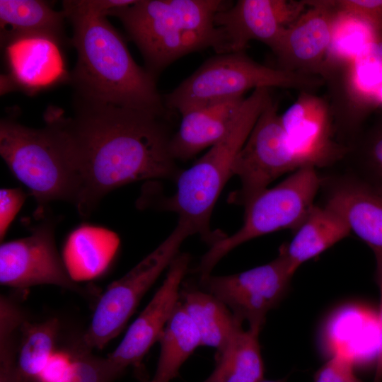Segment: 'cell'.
<instances>
[{"instance_id":"cell-21","label":"cell","mask_w":382,"mask_h":382,"mask_svg":"<svg viewBox=\"0 0 382 382\" xmlns=\"http://www.w3.org/2000/svg\"><path fill=\"white\" fill-rule=\"evenodd\" d=\"M65 18L62 10L44 1L0 0L1 42L5 47L22 38L44 37L62 45Z\"/></svg>"},{"instance_id":"cell-5","label":"cell","mask_w":382,"mask_h":382,"mask_svg":"<svg viewBox=\"0 0 382 382\" xmlns=\"http://www.w3.org/2000/svg\"><path fill=\"white\" fill-rule=\"evenodd\" d=\"M26 127L13 117L0 122V154L13 176L30 191L37 204L36 215L50 202L75 205L78 190L63 141L55 125Z\"/></svg>"},{"instance_id":"cell-20","label":"cell","mask_w":382,"mask_h":382,"mask_svg":"<svg viewBox=\"0 0 382 382\" xmlns=\"http://www.w3.org/2000/svg\"><path fill=\"white\" fill-rule=\"evenodd\" d=\"M120 245L118 236L100 226L82 225L68 236L62 258L76 282L89 281L103 274Z\"/></svg>"},{"instance_id":"cell-35","label":"cell","mask_w":382,"mask_h":382,"mask_svg":"<svg viewBox=\"0 0 382 382\" xmlns=\"http://www.w3.org/2000/svg\"><path fill=\"white\" fill-rule=\"evenodd\" d=\"M262 382H286L285 379H279V380H263Z\"/></svg>"},{"instance_id":"cell-1","label":"cell","mask_w":382,"mask_h":382,"mask_svg":"<svg viewBox=\"0 0 382 382\" xmlns=\"http://www.w3.org/2000/svg\"><path fill=\"white\" fill-rule=\"evenodd\" d=\"M62 137L74 174L75 207L87 217L111 191L141 180H174L181 173L170 151L165 117L75 98L74 115L46 111Z\"/></svg>"},{"instance_id":"cell-32","label":"cell","mask_w":382,"mask_h":382,"mask_svg":"<svg viewBox=\"0 0 382 382\" xmlns=\"http://www.w3.org/2000/svg\"><path fill=\"white\" fill-rule=\"evenodd\" d=\"M335 2L338 9L360 16L382 35V0H340Z\"/></svg>"},{"instance_id":"cell-6","label":"cell","mask_w":382,"mask_h":382,"mask_svg":"<svg viewBox=\"0 0 382 382\" xmlns=\"http://www.w3.org/2000/svg\"><path fill=\"white\" fill-rule=\"evenodd\" d=\"M321 82L307 74L260 64L244 52L217 54L206 60L175 89L163 96L166 109L180 115L190 110L243 97L257 88H311Z\"/></svg>"},{"instance_id":"cell-7","label":"cell","mask_w":382,"mask_h":382,"mask_svg":"<svg viewBox=\"0 0 382 382\" xmlns=\"http://www.w3.org/2000/svg\"><path fill=\"white\" fill-rule=\"evenodd\" d=\"M323 180L316 168L303 166L277 185L255 195L243 205L242 226L212 244L194 272L199 277L210 274L227 253L253 238L283 229L294 231L315 204Z\"/></svg>"},{"instance_id":"cell-8","label":"cell","mask_w":382,"mask_h":382,"mask_svg":"<svg viewBox=\"0 0 382 382\" xmlns=\"http://www.w3.org/2000/svg\"><path fill=\"white\" fill-rule=\"evenodd\" d=\"M192 235V228L178 220L158 246L112 283L96 304L89 327L82 336L81 345L89 349H101L117 336L145 294L180 253L184 241Z\"/></svg>"},{"instance_id":"cell-28","label":"cell","mask_w":382,"mask_h":382,"mask_svg":"<svg viewBox=\"0 0 382 382\" xmlns=\"http://www.w3.org/2000/svg\"><path fill=\"white\" fill-rule=\"evenodd\" d=\"M90 350L82 345L74 353L64 374L57 382H113L120 376L107 357H95Z\"/></svg>"},{"instance_id":"cell-11","label":"cell","mask_w":382,"mask_h":382,"mask_svg":"<svg viewBox=\"0 0 382 382\" xmlns=\"http://www.w3.org/2000/svg\"><path fill=\"white\" fill-rule=\"evenodd\" d=\"M54 218L48 217L23 238L1 243L0 284L18 290L52 284L83 294L69 276L55 241Z\"/></svg>"},{"instance_id":"cell-14","label":"cell","mask_w":382,"mask_h":382,"mask_svg":"<svg viewBox=\"0 0 382 382\" xmlns=\"http://www.w3.org/2000/svg\"><path fill=\"white\" fill-rule=\"evenodd\" d=\"M324 205L335 210L350 231L372 250L382 266V189L358 174L323 179Z\"/></svg>"},{"instance_id":"cell-27","label":"cell","mask_w":382,"mask_h":382,"mask_svg":"<svg viewBox=\"0 0 382 382\" xmlns=\"http://www.w3.org/2000/svg\"><path fill=\"white\" fill-rule=\"evenodd\" d=\"M352 81L359 93L373 98L382 84V35L352 61Z\"/></svg>"},{"instance_id":"cell-19","label":"cell","mask_w":382,"mask_h":382,"mask_svg":"<svg viewBox=\"0 0 382 382\" xmlns=\"http://www.w3.org/2000/svg\"><path fill=\"white\" fill-rule=\"evenodd\" d=\"M291 241L279 251L294 274L305 262L313 259L345 238L351 233L344 219L328 206L314 204L294 231Z\"/></svg>"},{"instance_id":"cell-4","label":"cell","mask_w":382,"mask_h":382,"mask_svg":"<svg viewBox=\"0 0 382 382\" xmlns=\"http://www.w3.org/2000/svg\"><path fill=\"white\" fill-rule=\"evenodd\" d=\"M272 100L268 88H257L243 101L226 134L190 168L181 171L175 192L158 202L157 207L176 213L195 234L210 245L222 238L212 232L211 216L221 192L233 176L236 158L257 119Z\"/></svg>"},{"instance_id":"cell-34","label":"cell","mask_w":382,"mask_h":382,"mask_svg":"<svg viewBox=\"0 0 382 382\" xmlns=\"http://www.w3.org/2000/svg\"><path fill=\"white\" fill-rule=\"evenodd\" d=\"M376 281L378 284L380 294L377 319L382 332V266L376 265ZM375 374L376 376L382 378V349L378 357L377 366Z\"/></svg>"},{"instance_id":"cell-18","label":"cell","mask_w":382,"mask_h":382,"mask_svg":"<svg viewBox=\"0 0 382 382\" xmlns=\"http://www.w3.org/2000/svg\"><path fill=\"white\" fill-rule=\"evenodd\" d=\"M244 97L196 108L182 114L178 129L170 140L175 161H187L210 148L226 134Z\"/></svg>"},{"instance_id":"cell-3","label":"cell","mask_w":382,"mask_h":382,"mask_svg":"<svg viewBox=\"0 0 382 382\" xmlns=\"http://www.w3.org/2000/svg\"><path fill=\"white\" fill-rule=\"evenodd\" d=\"M231 4L222 0H136L110 11L141 53L145 69L156 77L183 56L216 43L214 17Z\"/></svg>"},{"instance_id":"cell-25","label":"cell","mask_w":382,"mask_h":382,"mask_svg":"<svg viewBox=\"0 0 382 382\" xmlns=\"http://www.w3.org/2000/svg\"><path fill=\"white\" fill-rule=\"evenodd\" d=\"M59 329L56 318L40 323L23 322L19 328L21 337L17 348L14 382H31L42 373L54 350Z\"/></svg>"},{"instance_id":"cell-26","label":"cell","mask_w":382,"mask_h":382,"mask_svg":"<svg viewBox=\"0 0 382 382\" xmlns=\"http://www.w3.org/2000/svg\"><path fill=\"white\" fill-rule=\"evenodd\" d=\"M380 35L381 34L364 18L337 8L327 56L335 59L352 62Z\"/></svg>"},{"instance_id":"cell-29","label":"cell","mask_w":382,"mask_h":382,"mask_svg":"<svg viewBox=\"0 0 382 382\" xmlns=\"http://www.w3.org/2000/svg\"><path fill=\"white\" fill-rule=\"evenodd\" d=\"M361 173L366 181L382 189V120L369 132L361 147Z\"/></svg>"},{"instance_id":"cell-17","label":"cell","mask_w":382,"mask_h":382,"mask_svg":"<svg viewBox=\"0 0 382 382\" xmlns=\"http://www.w3.org/2000/svg\"><path fill=\"white\" fill-rule=\"evenodd\" d=\"M60 46L47 37H30L5 47L9 73L4 79L8 90L14 86L32 93L69 79Z\"/></svg>"},{"instance_id":"cell-15","label":"cell","mask_w":382,"mask_h":382,"mask_svg":"<svg viewBox=\"0 0 382 382\" xmlns=\"http://www.w3.org/2000/svg\"><path fill=\"white\" fill-rule=\"evenodd\" d=\"M310 8L286 27L272 51L279 69L307 74L327 56L337 8L335 1H306Z\"/></svg>"},{"instance_id":"cell-33","label":"cell","mask_w":382,"mask_h":382,"mask_svg":"<svg viewBox=\"0 0 382 382\" xmlns=\"http://www.w3.org/2000/svg\"><path fill=\"white\" fill-rule=\"evenodd\" d=\"M16 352L12 349L0 350V382H14Z\"/></svg>"},{"instance_id":"cell-12","label":"cell","mask_w":382,"mask_h":382,"mask_svg":"<svg viewBox=\"0 0 382 382\" xmlns=\"http://www.w3.org/2000/svg\"><path fill=\"white\" fill-rule=\"evenodd\" d=\"M306 1L239 0L217 12V32L213 49L217 54L244 52L251 40L266 44L272 50L286 27L306 11Z\"/></svg>"},{"instance_id":"cell-23","label":"cell","mask_w":382,"mask_h":382,"mask_svg":"<svg viewBox=\"0 0 382 382\" xmlns=\"http://www.w3.org/2000/svg\"><path fill=\"white\" fill-rule=\"evenodd\" d=\"M259 330L243 327L237 330L225 351L216 360L212 373L202 382H262L264 364Z\"/></svg>"},{"instance_id":"cell-13","label":"cell","mask_w":382,"mask_h":382,"mask_svg":"<svg viewBox=\"0 0 382 382\" xmlns=\"http://www.w3.org/2000/svg\"><path fill=\"white\" fill-rule=\"evenodd\" d=\"M190 260L186 253L176 256L162 285L129 327L117 347L107 357L120 376L128 366H139L151 347L159 340L179 301L180 284L189 270Z\"/></svg>"},{"instance_id":"cell-9","label":"cell","mask_w":382,"mask_h":382,"mask_svg":"<svg viewBox=\"0 0 382 382\" xmlns=\"http://www.w3.org/2000/svg\"><path fill=\"white\" fill-rule=\"evenodd\" d=\"M301 167L288 141L277 105L271 100L236 158L233 173L239 178L241 187L231 193L228 202L243 206L274 180Z\"/></svg>"},{"instance_id":"cell-30","label":"cell","mask_w":382,"mask_h":382,"mask_svg":"<svg viewBox=\"0 0 382 382\" xmlns=\"http://www.w3.org/2000/svg\"><path fill=\"white\" fill-rule=\"evenodd\" d=\"M354 363L339 355H332L314 374V382H362L355 374Z\"/></svg>"},{"instance_id":"cell-22","label":"cell","mask_w":382,"mask_h":382,"mask_svg":"<svg viewBox=\"0 0 382 382\" xmlns=\"http://www.w3.org/2000/svg\"><path fill=\"white\" fill-rule=\"evenodd\" d=\"M179 301L195 324L201 345L215 348V359L219 357L243 323L221 301L203 289L184 286Z\"/></svg>"},{"instance_id":"cell-16","label":"cell","mask_w":382,"mask_h":382,"mask_svg":"<svg viewBox=\"0 0 382 382\" xmlns=\"http://www.w3.org/2000/svg\"><path fill=\"white\" fill-rule=\"evenodd\" d=\"M280 117L289 145L303 166H326L342 155L331 138L328 109L321 99L303 93Z\"/></svg>"},{"instance_id":"cell-24","label":"cell","mask_w":382,"mask_h":382,"mask_svg":"<svg viewBox=\"0 0 382 382\" xmlns=\"http://www.w3.org/2000/svg\"><path fill=\"white\" fill-rule=\"evenodd\" d=\"M160 355L154 375L142 382H170L199 345V332L178 301L159 338Z\"/></svg>"},{"instance_id":"cell-10","label":"cell","mask_w":382,"mask_h":382,"mask_svg":"<svg viewBox=\"0 0 382 382\" xmlns=\"http://www.w3.org/2000/svg\"><path fill=\"white\" fill-rule=\"evenodd\" d=\"M294 276L284 254L247 271L224 276L200 277L202 289L221 301L235 318L260 331L267 313L279 304Z\"/></svg>"},{"instance_id":"cell-31","label":"cell","mask_w":382,"mask_h":382,"mask_svg":"<svg viewBox=\"0 0 382 382\" xmlns=\"http://www.w3.org/2000/svg\"><path fill=\"white\" fill-rule=\"evenodd\" d=\"M27 195L21 187L0 190V241L4 242L13 219L22 208Z\"/></svg>"},{"instance_id":"cell-2","label":"cell","mask_w":382,"mask_h":382,"mask_svg":"<svg viewBox=\"0 0 382 382\" xmlns=\"http://www.w3.org/2000/svg\"><path fill=\"white\" fill-rule=\"evenodd\" d=\"M62 5L72 25L71 43L77 53L69 76L75 98L166 117L156 77L135 62L106 16L91 11L81 0L64 1Z\"/></svg>"}]
</instances>
